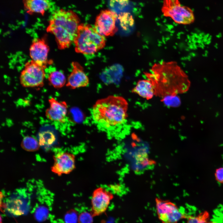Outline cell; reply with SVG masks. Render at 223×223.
Segmentation results:
<instances>
[{
  "instance_id": "obj_23",
  "label": "cell",
  "mask_w": 223,
  "mask_h": 223,
  "mask_svg": "<svg viewBox=\"0 0 223 223\" xmlns=\"http://www.w3.org/2000/svg\"><path fill=\"white\" fill-rule=\"evenodd\" d=\"M75 211L73 210L68 211L65 214L64 220L65 223H77L78 217Z\"/></svg>"
},
{
  "instance_id": "obj_10",
  "label": "cell",
  "mask_w": 223,
  "mask_h": 223,
  "mask_svg": "<svg viewBox=\"0 0 223 223\" xmlns=\"http://www.w3.org/2000/svg\"><path fill=\"white\" fill-rule=\"evenodd\" d=\"M51 171L59 176L69 174L75 168V156L72 153L58 152L55 155Z\"/></svg>"
},
{
  "instance_id": "obj_17",
  "label": "cell",
  "mask_w": 223,
  "mask_h": 223,
  "mask_svg": "<svg viewBox=\"0 0 223 223\" xmlns=\"http://www.w3.org/2000/svg\"><path fill=\"white\" fill-rule=\"evenodd\" d=\"M21 146L26 151H34L38 149L40 145L39 142L34 138L30 136H26L22 140Z\"/></svg>"
},
{
  "instance_id": "obj_22",
  "label": "cell",
  "mask_w": 223,
  "mask_h": 223,
  "mask_svg": "<svg viewBox=\"0 0 223 223\" xmlns=\"http://www.w3.org/2000/svg\"><path fill=\"white\" fill-rule=\"evenodd\" d=\"M129 2V0H110V7L114 10L122 9L126 6Z\"/></svg>"
},
{
  "instance_id": "obj_11",
  "label": "cell",
  "mask_w": 223,
  "mask_h": 223,
  "mask_svg": "<svg viewBox=\"0 0 223 223\" xmlns=\"http://www.w3.org/2000/svg\"><path fill=\"white\" fill-rule=\"evenodd\" d=\"M49 50V47L44 39L35 38L30 47V56L32 60L45 69L50 63L47 59Z\"/></svg>"
},
{
  "instance_id": "obj_19",
  "label": "cell",
  "mask_w": 223,
  "mask_h": 223,
  "mask_svg": "<svg viewBox=\"0 0 223 223\" xmlns=\"http://www.w3.org/2000/svg\"><path fill=\"white\" fill-rule=\"evenodd\" d=\"M55 139V136L52 133L45 132L39 134V143L40 146L48 147L53 143Z\"/></svg>"
},
{
  "instance_id": "obj_7",
  "label": "cell",
  "mask_w": 223,
  "mask_h": 223,
  "mask_svg": "<svg viewBox=\"0 0 223 223\" xmlns=\"http://www.w3.org/2000/svg\"><path fill=\"white\" fill-rule=\"evenodd\" d=\"M155 202L157 214L162 223H177L187 217L170 201L156 198Z\"/></svg>"
},
{
  "instance_id": "obj_14",
  "label": "cell",
  "mask_w": 223,
  "mask_h": 223,
  "mask_svg": "<svg viewBox=\"0 0 223 223\" xmlns=\"http://www.w3.org/2000/svg\"><path fill=\"white\" fill-rule=\"evenodd\" d=\"M24 10L28 14H39L44 15L51 6L49 0H22Z\"/></svg>"
},
{
  "instance_id": "obj_16",
  "label": "cell",
  "mask_w": 223,
  "mask_h": 223,
  "mask_svg": "<svg viewBox=\"0 0 223 223\" xmlns=\"http://www.w3.org/2000/svg\"><path fill=\"white\" fill-rule=\"evenodd\" d=\"M48 80L54 87L59 89L65 84L66 79L63 73L59 71H56L50 73L48 77Z\"/></svg>"
},
{
  "instance_id": "obj_9",
  "label": "cell",
  "mask_w": 223,
  "mask_h": 223,
  "mask_svg": "<svg viewBox=\"0 0 223 223\" xmlns=\"http://www.w3.org/2000/svg\"><path fill=\"white\" fill-rule=\"evenodd\" d=\"M113 194L102 187H99L93 191L91 199L90 213L94 217L104 213L113 198Z\"/></svg>"
},
{
  "instance_id": "obj_5",
  "label": "cell",
  "mask_w": 223,
  "mask_h": 223,
  "mask_svg": "<svg viewBox=\"0 0 223 223\" xmlns=\"http://www.w3.org/2000/svg\"><path fill=\"white\" fill-rule=\"evenodd\" d=\"M162 11L165 16L171 18L178 24H190L195 20L192 11L181 5L178 0H164Z\"/></svg>"
},
{
  "instance_id": "obj_15",
  "label": "cell",
  "mask_w": 223,
  "mask_h": 223,
  "mask_svg": "<svg viewBox=\"0 0 223 223\" xmlns=\"http://www.w3.org/2000/svg\"><path fill=\"white\" fill-rule=\"evenodd\" d=\"M132 91L148 100L151 99L155 94L154 85L149 80H139Z\"/></svg>"
},
{
  "instance_id": "obj_8",
  "label": "cell",
  "mask_w": 223,
  "mask_h": 223,
  "mask_svg": "<svg viewBox=\"0 0 223 223\" xmlns=\"http://www.w3.org/2000/svg\"><path fill=\"white\" fill-rule=\"evenodd\" d=\"M118 15L109 10L101 11L97 16L94 27L97 31L103 36H112L117 31L116 23Z\"/></svg>"
},
{
  "instance_id": "obj_12",
  "label": "cell",
  "mask_w": 223,
  "mask_h": 223,
  "mask_svg": "<svg viewBox=\"0 0 223 223\" xmlns=\"http://www.w3.org/2000/svg\"><path fill=\"white\" fill-rule=\"evenodd\" d=\"M50 107L45 112L46 117L52 121L61 123L65 122L68 105L65 101L59 102L53 98L48 100Z\"/></svg>"
},
{
  "instance_id": "obj_3",
  "label": "cell",
  "mask_w": 223,
  "mask_h": 223,
  "mask_svg": "<svg viewBox=\"0 0 223 223\" xmlns=\"http://www.w3.org/2000/svg\"><path fill=\"white\" fill-rule=\"evenodd\" d=\"M79 23L80 19L75 12L61 9L53 13L46 30L55 36L59 49L63 50L74 42Z\"/></svg>"
},
{
  "instance_id": "obj_21",
  "label": "cell",
  "mask_w": 223,
  "mask_h": 223,
  "mask_svg": "<svg viewBox=\"0 0 223 223\" xmlns=\"http://www.w3.org/2000/svg\"><path fill=\"white\" fill-rule=\"evenodd\" d=\"M162 101L166 105L170 107H178L181 104L180 99L176 94L166 95L163 97Z\"/></svg>"
},
{
  "instance_id": "obj_6",
  "label": "cell",
  "mask_w": 223,
  "mask_h": 223,
  "mask_svg": "<svg viewBox=\"0 0 223 223\" xmlns=\"http://www.w3.org/2000/svg\"><path fill=\"white\" fill-rule=\"evenodd\" d=\"M44 69L32 60L27 62L20 74V84L25 87L43 86L45 75Z\"/></svg>"
},
{
  "instance_id": "obj_2",
  "label": "cell",
  "mask_w": 223,
  "mask_h": 223,
  "mask_svg": "<svg viewBox=\"0 0 223 223\" xmlns=\"http://www.w3.org/2000/svg\"><path fill=\"white\" fill-rule=\"evenodd\" d=\"M128 109V102L123 97L110 95L95 103L92 109V117L98 126L110 129L125 122Z\"/></svg>"
},
{
  "instance_id": "obj_4",
  "label": "cell",
  "mask_w": 223,
  "mask_h": 223,
  "mask_svg": "<svg viewBox=\"0 0 223 223\" xmlns=\"http://www.w3.org/2000/svg\"><path fill=\"white\" fill-rule=\"evenodd\" d=\"M74 42L76 52L85 54H92L102 49L106 39L94 27L89 24L79 25Z\"/></svg>"
},
{
  "instance_id": "obj_13",
  "label": "cell",
  "mask_w": 223,
  "mask_h": 223,
  "mask_svg": "<svg viewBox=\"0 0 223 223\" xmlns=\"http://www.w3.org/2000/svg\"><path fill=\"white\" fill-rule=\"evenodd\" d=\"M72 71L68 77L66 86L71 89L87 86L89 83V79L83 67L76 62H72Z\"/></svg>"
},
{
  "instance_id": "obj_18",
  "label": "cell",
  "mask_w": 223,
  "mask_h": 223,
  "mask_svg": "<svg viewBox=\"0 0 223 223\" xmlns=\"http://www.w3.org/2000/svg\"><path fill=\"white\" fill-rule=\"evenodd\" d=\"M118 19L119 20L121 27L125 30L132 27L134 24V19L129 13H120L118 15Z\"/></svg>"
},
{
  "instance_id": "obj_25",
  "label": "cell",
  "mask_w": 223,
  "mask_h": 223,
  "mask_svg": "<svg viewBox=\"0 0 223 223\" xmlns=\"http://www.w3.org/2000/svg\"><path fill=\"white\" fill-rule=\"evenodd\" d=\"M214 175L216 181L218 183L223 184V166L216 168Z\"/></svg>"
},
{
  "instance_id": "obj_26",
  "label": "cell",
  "mask_w": 223,
  "mask_h": 223,
  "mask_svg": "<svg viewBox=\"0 0 223 223\" xmlns=\"http://www.w3.org/2000/svg\"><path fill=\"white\" fill-rule=\"evenodd\" d=\"M209 223H216L214 222H209Z\"/></svg>"
},
{
  "instance_id": "obj_20",
  "label": "cell",
  "mask_w": 223,
  "mask_h": 223,
  "mask_svg": "<svg viewBox=\"0 0 223 223\" xmlns=\"http://www.w3.org/2000/svg\"><path fill=\"white\" fill-rule=\"evenodd\" d=\"M187 223H209V214L207 211L201 213L196 216H187Z\"/></svg>"
},
{
  "instance_id": "obj_24",
  "label": "cell",
  "mask_w": 223,
  "mask_h": 223,
  "mask_svg": "<svg viewBox=\"0 0 223 223\" xmlns=\"http://www.w3.org/2000/svg\"><path fill=\"white\" fill-rule=\"evenodd\" d=\"M93 217L90 213L84 212L80 215L78 221L79 223H92Z\"/></svg>"
},
{
  "instance_id": "obj_1",
  "label": "cell",
  "mask_w": 223,
  "mask_h": 223,
  "mask_svg": "<svg viewBox=\"0 0 223 223\" xmlns=\"http://www.w3.org/2000/svg\"><path fill=\"white\" fill-rule=\"evenodd\" d=\"M151 72H144L151 81L156 91L173 89L178 93L187 91L190 85L188 76L176 62H162L154 64Z\"/></svg>"
}]
</instances>
